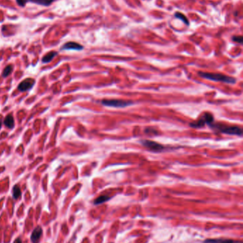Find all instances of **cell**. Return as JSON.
<instances>
[{"label":"cell","instance_id":"6","mask_svg":"<svg viewBox=\"0 0 243 243\" xmlns=\"http://www.w3.org/2000/svg\"><path fill=\"white\" fill-rule=\"evenodd\" d=\"M53 2L54 0H17V4L21 6H25L27 2H32L42 6H49Z\"/></svg>","mask_w":243,"mask_h":243},{"label":"cell","instance_id":"7","mask_svg":"<svg viewBox=\"0 0 243 243\" xmlns=\"http://www.w3.org/2000/svg\"><path fill=\"white\" fill-rule=\"evenodd\" d=\"M34 83L35 81L34 79H32V78H27V79L24 80L19 83L18 86V90L21 92L27 91L28 90L32 88L33 85H34Z\"/></svg>","mask_w":243,"mask_h":243},{"label":"cell","instance_id":"8","mask_svg":"<svg viewBox=\"0 0 243 243\" xmlns=\"http://www.w3.org/2000/svg\"><path fill=\"white\" fill-rule=\"evenodd\" d=\"M41 235H42V228L40 226L36 227L32 232L31 240L33 243H39Z\"/></svg>","mask_w":243,"mask_h":243},{"label":"cell","instance_id":"18","mask_svg":"<svg viewBox=\"0 0 243 243\" xmlns=\"http://www.w3.org/2000/svg\"><path fill=\"white\" fill-rule=\"evenodd\" d=\"M14 243H22V242H21V240L20 239V238H17V239L15 240Z\"/></svg>","mask_w":243,"mask_h":243},{"label":"cell","instance_id":"19","mask_svg":"<svg viewBox=\"0 0 243 243\" xmlns=\"http://www.w3.org/2000/svg\"><path fill=\"white\" fill-rule=\"evenodd\" d=\"M2 117H0V129L2 127Z\"/></svg>","mask_w":243,"mask_h":243},{"label":"cell","instance_id":"2","mask_svg":"<svg viewBox=\"0 0 243 243\" xmlns=\"http://www.w3.org/2000/svg\"><path fill=\"white\" fill-rule=\"evenodd\" d=\"M210 125L212 127H214L216 130L220 131L222 133H224V134L237 136H242V130L239 127L228 126L222 124H211Z\"/></svg>","mask_w":243,"mask_h":243},{"label":"cell","instance_id":"15","mask_svg":"<svg viewBox=\"0 0 243 243\" xmlns=\"http://www.w3.org/2000/svg\"><path fill=\"white\" fill-rule=\"evenodd\" d=\"M12 69H13V67L12 65H7V66H6L5 68L4 69L3 73H2V76H3V77H7L8 75H9L10 74L12 73Z\"/></svg>","mask_w":243,"mask_h":243},{"label":"cell","instance_id":"17","mask_svg":"<svg viewBox=\"0 0 243 243\" xmlns=\"http://www.w3.org/2000/svg\"><path fill=\"white\" fill-rule=\"evenodd\" d=\"M233 40L235 42L241 43L242 42V36H233Z\"/></svg>","mask_w":243,"mask_h":243},{"label":"cell","instance_id":"5","mask_svg":"<svg viewBox=\"0 0 243 243\" xmlns=\"http://www.w3.org/2000/svg\"><path fill=\"white\" fill-rule=\"evenodd\" d=\"M142 145L147 148L152 152H161L164 149V146L161 145V144L157 143V142L150 141V140H142L141 141Z\"/></svg>","mask_w":243,"mask_h":243},{"label":"cell","instance_id":"11","mask_svg":"<svg viewBox=\"0 0 243 243\" xmlns=\"http://www.w3.org/2000/svg\"><path fill=\"white\" fill-rule=\"evenodd\" d=\"M4 124L8 128L12 129L14 127V119L12 114H9L5 117L4 120Z\"/></svg>","mask_w":243,"mask_h":243},{"label":"cell","instance_id":"4","mask_svg":"<svg viewBox=\"0 0 243 243\" xmlns=\"http://www.w3.org/2000/svg\"><path fill=\"white\" fill-rule=\"evenodd\" d=\"M214 120V118L213 115L210 113H204L202 117L199 119L197 122H195L193 123L190 124V126L193 127H203L205 124H211L213 123Z\"/></svg>","mask_w":243,"mask_h":243},{"label":"cell","instance_id":"10","mask_svg":"<svg viewBox=\"0 0 243 243\" xmlns=\"http://www.w3.org/2000/svg\"><path fill=\"white\" fill-rule=\"evenodd\" d=\"M203 243H242L240 240L228 239H208L205 240Z\"/></svg>","mask_w":243,"mask_h":243},{"label":"cell","instance_id":"12","mask_svg":"<svg viewBox=\"0 0 243 243\" xmlns=\"http://www.w3.org/2000/svg\"><path fill=\"white\" fill-rule=\"evenodd\" d=\"M56 55H57V52L56 51H51L49 53H48L47 55H45L42 58V62L43 63H49L52 59H53L54 57H55Z\"/></svg>","mask_w":243,"mask_h":243},{"label":"cell","instance_id":"1","mask_svg":"<svg viewBox=\"0 0 243 243\" xmlns=\"http://www.w3.org/2000/svg\"><path fill=\"white\" fill-rule=\"evenodd\" d=\"M198 75L205 79L213 80V81H218V82H222L232 84V83H235L236 79L235 78L231 77V76L225 75L221 73H204V72H199Z\"/></svg>","mask_w":243,"mask_h":243},{"label":"cell","instance_id":"9","mask_svg":"<svg viewBox=\"0 0 243 243\" xmlns=\"http://www.w3.org/2000/svg\"><path fill=\"white\" fill-rule=\"evenodd\" d=\"M83 47L82 45H80L79 43H77L76 42H68L65 43L63 46L62 49L63 50H76V51H80V50L83 49Z\"/></svg>","mask_w":243,"mask_h":243},{"label":"cell","instance_id":"3","mask_svg":"<svg viewBox=\"0 0 243 243\" xmlns=\"http://www.w3.org/2000/svg\"><path fill=\"white\" fill-rule=\"evenodd\" d=\"M101 103L105 106L112 107V108H126L131 105L133 103L131 101L122 100H104L101 101Z\"/></svg>","mask_w":243,"mask_h":243},{"label":"cell","instance_id":"13","mask_svg":"<svg viewBox=\"0 0 243 243\" xmlns=\"http://www.w3.org/2000/svg\"><path fill=\"white\" fill-rule=\"evenodd\" d=\"M13 198L14 199H18L20 198L21 195V189H20V187L18 185H15L14 188H13Z\"/></svg>","mask_w":243,"mask_h":243},{"label":"cell","instance_id":"16","mask_svg":"<svg viewBox=\"0 0 243 243\" xmlns=\"http://www.w3.org/2000/svg\"><path fill=\"white\" fill-rule=\"evenodd\" d=\"M175 17H176V18H178L179 19H180L181 21H183V22L185 23V24H186L187 25L189 24V21H188V19L186 18V17H185V15H183V14H181V13L176 12V14H175Z\"/></svg>","mask_w":243,"mask_h":243},{"label":"cell","instance_id":"14","mask_svg":"<svg viewBox=\"0 0 243 243\" xmlns=\"http://www.w3.org/2000/svg\"><path fill=\"white\" fill-rule=\"evenodd\" d=\"M109 199H110V197L108 196H101L99 197H98V198L94 201V204L96 205L101 204V203H105L106 201H108Z\"/></svg>","mask_w":243,"mask_h":243}]
</instances>
